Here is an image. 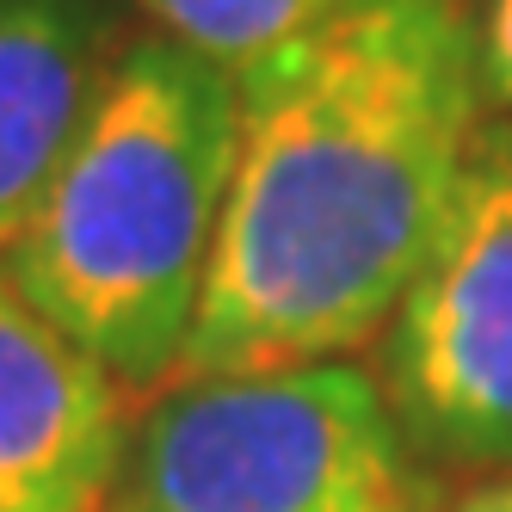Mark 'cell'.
I'll list each match as a JSON object with an SVG mask.
<instances>
[{
  "label": "cell",
  "instance_id": "1",
  "mask_svg": "<svg viewBox=\"0 0 512 512\" xmlns=\"http://www.w3.org/2000/svg\"><path fill=\"white\" fill-rule=\"evenodd\" d=\"M235 81L241 149L179 377L377 346L494 118L482 0H352Z\"/></svg>",
  "mask_w": 512,
  "mask_h": 512
},
{
  "label": "cell",
  "instance_id": "6",
  "mask_svg": "<svg viewBox=\"0 0 512 512\" xmlns=\"http://www.w3.org/2000/svg\"><path fill=\"white\" fill-rule=\"evenodd\" d=\"M130 38L124 0H0V247L75 149Z\"/></svg>",
  "mask_w": 512,
  "mask_h": 512
},
{
  "label": "cell",
  "instance_id": "2",
  "mask_svg": "<svg viewBox=\"0 0 512 512\" xmlns=\"http://www.w3.org/2000/svg\"><path fill=\"white\" fill-rule=\"evenodd\" d=\"M241 149V81L136 31L75 149L0 247L25 303L130 395L179 377Z\"/></svg>",
  "mask_w": 512,
  "mask_h": 512
},
{
  "label": "cell",
  "instance_id": "8",
  "mask_svg": "<svg viewBox=\"0 0 512 512\" xmlns=\"http://www.w3.org/2000/svg\"><path fill=\"white\" fill-rule=\"evenodd\" d=\"M482 93L494 118H512V0H482Z\"/></svg>",
  "mask_w": 512,
  "mask_h": 512
},
{
  "label": "cell",
  "instance_id": "3",
  "mask_svg": "<svg viewBox=\"0 0 512 512\" xmlns=\"http://www.w3.org/2000/svg\"><path fill=\"white\" fill-rule=\"evenodd\" d=\"M432 488L377 371L321 358L149 395L112 512H438Z\"/></svg>",
  "mask_w": 512,
  "mask_h": 512
},
{
  "label": "cell",
  "instance_id": "4",
  "mask_svg": "<svg viewBox=\"0 0 512 512\" xmlns=\"http://www.w3.org/2000/svg\"><path fill=\"white\" fill-rule=\"evenodd\" d=\"M377 383L432 475L512 482V118H488L457 204L377 340Z\"/></svg>",
  "mask_w": 512,
  "mask_h": 512
},
{
  "label": "cell",
  "instance_id": "7",
  "mask_svg": "<svg viewBox=\"0 0 512 512\" xmlns=\"http://www.w3.org/2000/svg\"><path fill=\"white\" fill-rule=\"evenodd\" d=\"M340 7H352V0H136L149 31L210 56L229 75H247L253 62L290 50Z\"/></svg>",
  "mask_w": 512,
  "mask_h": 512
},
{
  "label": "cell",
  "instance_id": "5",
  "mask_svg": "<svg viewBox=\"0 0 512 512\" xmlns=\"http://www.w3.org/2000/svg\"><path fill=\"white\" fill-rule=\"evenodd\" d=\"M136 395L0 272V512H112Z\"/></svg>",
  "mask_w": 512,
  "mask_h": 512
},
{
  "label": "cell",
  "instance_id": "9",
  "mask_svg": "<svg viewBox=\"0 0 512 512\" xmlns=\"http://www.w3.org/2000/svg\"><path fill=\"white\" fill-rule=\"evenodd\" d=\"M438 512H512V482H469L463 494L438 500Z\"/></svg>",
  "mask_w": 512,
  "mask_h": 512
}]
</instances>
